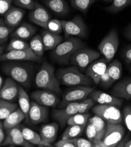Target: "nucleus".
<instances>
[{"label":"nucleus","instance_id":"4d7b16f0","mask_svg":"<svg viewBox=\"0 0 131 147\" xmlns=\"http://www.w3.org/2000/svg\"><path fill=\"white\" fill-rule=\"evenodd\" d=\"M130 73H131V68L130 69Z\"/></svg>","mask_w":131,"mask_h":147},{"label":"nucleus","instance_id":"c03bdc74","mask_svg":"<svg viewBox=\"0 0 131 147\" xmlns=\"http://www.w3.org/2000/svg\"><path fill=\"white\" fill-rule=\"evenodd\" d=\"M77 138L68 139V140L62 139L56 142L54 144V146L56 147H76L75 141H76Z\"/></svg>","mask_w":131,"mask_h":147},{"label":"nucleus","instance_id":"5fc2aeb1","mask_svg":"<svg viewBox=\"0 0 131 147\" xmlns=\"http://www.w3.org/2000/svg\"><path fill=\"white\" fill-rule=\"evenodd\" d=\"M124 146H125V147H131V140L128 141L127 142H126L124 144Z\"/></svg>","mask_w":131,"mask_h":147},{"label":"nucleus","instance_id":"412c9836","mask_svg":"<svg viewBox=\"0 0 131 147\" xmlns=\"http://www.w3.org/2000/svg\"><path fill=\"white\" fill-rule=\"evenodd\" d=\"M111 93L120 98L131 99V78H125L118 82L113 87Z\"/></svg>","mask_w":131,"mask_h":147},{"label":"nucleus","instance_id":"c9c22d12","mask_svg":"<svg viewBox=\"0 0 131 147\" xmlns=\"http://www.w3.org/2000/svg\"><path fill=\"white\" fill-rule=\"evenodd\" d=\"M91 117V114L89 113H77L73 116H72L68 120L67 124L68 125H78L85 127Z\"/></svg>","mask_w":131,"mask_h":147},{"label":"nucleus","instance_id":"9d476101","mask_svg":"<svg viewBox=\"0 0 131 147\" xmlns=\"http://www.w3.org/2000/svg\"><path fill=\"white\" fill-rule=\"evenodd\" d=\"M125 129L121 124L107 123V129L103 141L107 147L117 146L124 138Z\"/></svg>","mask_w":131,"mask_h":147},{"label":"nucleus","instance_id":"6ab92c4d","mask_svg":"<svg viewBox=\"0 0 131 147\" xmlns=\"http://www.w3.org/2000/svg\"><path fill=\"white\" fill-rule=\"evenodd\" d=\"M25 13V11L23 8L12 6L4 16L6 25L13 28L18 27L20 25Z\"/></svg>","mask_w":131,"mask_h":147},{"label":"nucleus","instance_id":"bb28decb","mask_svg":"<svg viewBox=\"0 0 131 147\" xmlns=\"http://www.w3.org/2000/svg\"><path fill=\"white\" fill-rule=\"evenodd\" d=\"M24 119H25V116L24 113L20 108H18L4 120V129H7L15 127L20 125Z\"/></svg>","mask_w":131,"mask_h":147},{"label":"nucleus","instance_id":"9b49d317","mask_svg":"<svg viewBox=\"0 0 131 147\" xmlns=\"http://www.w3.org/2000/svg\"><path fill=\"white\" fill-rule=\"evenodd\" d=\"M6 133V138L4 141L2 146H21L23 147H34V144L27 141L24 137L21 125H18L12 128L5 129Z\"/></svg>","mask_w":131,"mask_h":147},{"label":"nucleus","instance_id":"39448f33","mask_svg":"<svg viewBox=\"0 0 131 147\" xmlns=\"http://www.w3.org/2000/svg\"><path fill=\"white\" fill-rule=\"evenodd\" d=\"M119 45V40L118 31L115 28H112L100 41L98 49L108 62L110 63L118 51Z\"/></svg>","mask_w":131,"mask_h":147},{"label":"nucleus","instance_id":"de8ad7c7","mask_svg":"<svg viewBox=\"0 0 131 147\" xmlns=\"http://www.w3.org/2000/svg\"><path fill=\"white\" fill-rule=\"evenodd\" d=\"M99 84L102 87H103L104 88H108L112 85L111 82V79L107 70L104 73V74L101 76Z\"/></svg>","mask_w":131,"mask_h":147},{"label":"nucleus","instance_id":"7ed1b4c3","mask_svg":"<svg viewBox=\"0 0 131 147\" xmlns=\"http://www.w3.org/2000/svg\"><path fill=\"white\" fill-rule=\"evenodd\" d=\"M35 82L36 86L41 89L51 90L58 94L61 92V82L55 75V67L47 61L43 62L35 76Z\"/></svg>","mask_w":131,"mask_h":147},{"label":"nucleus","instance_id":"ddd939ff","mask_svg":"<svg viewBox=\"0 0 131 147\" xmlns=\"http://www.w3.org/2000/svg\"><path fill=\"white\" fill-rule=\"evenodd\" d=\"M1 62L30 61L41 62L42 58L37 56L32 51H10L1 55Z\"/></svg>","mask_w":131,"mask_h":147},{"label":"nucleus","instance_id":"09e8293b","mask_svg":"<svg viewBox=\"0 0 131 147\" xmlns=\"http://www.w3.org/2000/svg\"><path fill=\"white\" fill-rule=\"evenodd\" d=\"M76 147H93V143L89 140L77 138L75 141Z\"/></svg>","mask_w":131,"mask_h":147},{"label":"nucleus","instance_id":"dca6fc26","mask_svg":"<svg viewBox=\"0 0 131 147\" xmlns=\"http://www.w3.org/2000/svg\"><path fill=\"white\" fill-rule=\"evenodd\" d=\"M79 102H73L69 104L63 109H55L52 111L53 118L60 123L61 127L63 128L67 124L68 120L72 116L78 113Z\"/></svg>","mask_w":131,"mask_h":147},{"label":"nucleus","instance_id":"a18cd8bd","mask_svg":"<svg viewBox=\"0 0 131 147\" xmlns=\"http://www.w3.org/2000/svg\"><path fill=\"white\" fill-rule=\"evenodd\" d=\"M14 0H0V14L4 16L5 13L12 7Z\"/></svg>","mask_w":131,"mask_h":147},{"label":"nucleus","instance_id":"4468645a","mask_svg":"<svg viewBox=\"0 0 131 147\" xmlns=\"http://www.w3.org/2000/svg\"><path fill=\"white\" fill-rule=\"evenodd\" d=\"M108 61L103 57L92 62L87 67L85 73L86 75L90 78L96 85L99 84L100 79L105 72L108 67Z\"/></svg>","mask_w":131,"mask_h":147},{"label":"nucleus","instance_id":"cd10ccee","mask_svg":"<svg viewBox=\"0 0 131 147\" xmlns=\"http://www.w3.org/2000/svg\"><path fill=\"white\" fill-rule=\"evenodd\" d=\"M18 100L20 108L25 116V120L26 122H29L30 121V120H29V113H30L31 107V102L30 101V97H29L28 94L21 86H20Z\"/></svg>","mask_w":131,"mask_h":147},{"label":"nucleus","instance_id":"72a5a7b5","mask_svg":"<svg viewBox=\"0 0 131 147\" xmlns=\"http://www.w3.org/2000/svg\"><path fill=\"white\" fill-rule=\"evenodd\" d=\"M10 51H32L30 43L24 40L12 38L7 48V52Z\"/></svg>","mask_w":131,"mask_h":147},{"label":"nucleus","instance_id":"f257e3e1","mask_svg":"<svg viewBox=\"0 0 131 147\" xmlns=\"http://www.w3.org/2000/svg\"><path fill=\"white\" fill-rule=\"evenodd\" d=\"M26 61H5L1 70L5 75L10 76L21 86H30L33 76V66Z\"/></svg>","mask_w":131,"mask_h":147},{"label":"nucleus","instance_id":"0eeeda50","mask_svg":"<svg viewBox=\"0 0 131 147\" xmlns=\"http://www.w3.org/2000/svg\"><path fill=\"white\" fill-rule=\"evenodd\" d=\"M92 112L101 117L107 123L121 124L124 121L123 113L116 105H97L91 109Z\"/></svg>","mask_w":131,"mask_h":147},{"label":"nucleus","instance_id":"423d86ee","mask_svg":"<svg viewBox=\"0 0 131 147\" xmlns=\"http://www.w3.org/2000/svg\"><path fill=\"white\" fill-rule=\"evenodd\" d=\"M65 39L71 36H77L85 39L88 36L87 26L81 16H77L69 21L61 20Z\"/></svg>","mask_w":131,"mask_h":147},{"label":"nucleus","instance_id":"ea45409f","mask_svg":"<svg viewBox=\"0 0 131 147\" xmlns=\"http://www.w3.org/2000/svg\"><path fill=\"white\" fill-rule=\"evenodd\" d=\"M95 101L91 97L86 98L79 102L78 113H87L95 105Z\"/></svg>","mask_w":131,"mask_h":147},{"label":"nucleus","instance_id":"58836bf2","mask_svg":"<svg viewBox=\"0 0 131 147\" xmlns=\"http://www.w3.org/2000/svg\"><path fill=\"white\" fill-rule=\"evenodd\" d=\"M47 30L56 34H60L63 31L61 20L51 19L48 24Z\"/></svg>","mask_w":131,"mask_h":147},{"label":"nucleus","instance_id":"7c9ffc66","mask_svg":"<svg viewBox=\"0 0 131 147\" xmlns=\"http://www.w3.org/2000/svg\"><path fill=\"white\" fill-rule=\"evenodd\" d=\"M18 108V105L1 98L0 100V119L4 120Z\"/></svg>","mask_w":131,"mask_h":147},{"label":"nucleus","instance_id":"5701e85b","mask_svg":"<svg viewBox=\"0 0 131 147\" xmlns=\"http://www.w3.org/2000/svg\"><path fill=\"white\" fill-rule=\"evenodd\" d=\"M45 51L54 50L62 40V36L60 34L52 33L47 29L41 33Z\"/></svg>","mask_w":131,"mask_h":147},{"label":"nucleus","instance_id":"3c124183","mask_svg":"<svg viewBox=\"0 0 131 147\" xmlns=\"http://www.w3.org/2000/svg\"><path fill=\"white\" fill-rule=\"evenodd\" d=\"M124 35L127 39L131 40V22L125 28L124 30Z\"/></svg>","mask_w":131,"mask_h":147},{"label":"nucleus","instance_id":"c756f323","mask_svg":"<svg viewBox=\"0 0 131 147\" xmlns=\"http://www.w3.org/2000/svg\"><path fill=\"white\" fill-rule=\"evenodd\" d=\"M88 121L93 124L97 131L98 136L96 140H102L107 129L106 121L97 114H95L94 116L91 117Z\"/></svg>","mask_w":131,"mask_h":147},{"label":"nucleus","instance_id":"e433bc0d","mask_svg":"<svg viewBox=\"0 0 131 147\" xmlns=\"http://www.w3.org/2000/svg\"><path fill=\"white\" fill-rule=\"evenodd\" d=\"M131 4V0H113L111 5L105 9L110 13H118Z\"/></svg>","mask_w":131,"mask_h":147},{"label":"nucleus","instance_id":"aec40b11","mask_svg":"<svg viewBox=\"0 0 131 147\" xmlns=\"http://www.w3.org/2000/svg\"><path fill=\"white\" fill-rule=\"evenodd\" d=\"M99 105H116L120 107L122 103V98L110 95L100 90H94L89 96Z\"/></svg>","mask_w":131,"mask_h":147},{"label":"nucleus","instance_id":"a211bd4d","mask_svg":"<svg viewBox=\"0 0 131 147\" xmlns=\"http://www.w3.org/2000/svg\"><path fill=\"white\" fill-rule=\"evenodd\" d=\"M20 86L11 78H7L0 90V98L9 101H16L18 98Z\"/></svg>","mask_w":131,"mask_h":147},{"label":"nucleus","instance_id":"b1692460","mask_svg":"<svg viewBox=\"0 0 131 147\" xmlns=\"http://www.w3.org/2000/svg\"><path fill=\"white\" fill-rule=\"evenodd\" d=\"M58 129L59 125L56 123H52L42 125L39 133L42 140L52 144L56 138Z\"/></svg>","mask_w":131,"mask_h":147},{"label":"nucleus","instance_id":"4be33fe9","mask_svg":"<svg viewBox=\"0 0 131 147\" xmlns=\"http://www.w3.org/2000/svg\"><path fill=\"white\" fill-rule=\"evenodd\" d=\"M37 32L36 28L27 22L21 24L11 35V38L28 40L33 38Z\"/></svg>","mask_w":131,"mask_h":147},{"label":"nucleus","instance_id":"8fccbe9b","mask_svg":"<svg viewBox=\"0 0 131 147\" xmlns=\"http://www.w3.org/2000/svg\"><path fill=\"white\" fill-rule=\"evenodd\" d=\"M6 133L4 127L3 122L0 123V145L2 146V145L6 138Z\"/></svg>","mask_w":131,"mask_h":147},{"label":"nucleus","instance_id":"1a4fd4ad","mask_svg":"<svg viewBox=\"0 0 131 147\" xmlns=\"http://www.w3.org/2000/svg\"><path fill=\"white\" fill-rule=\"evenodd\" d=\"M94 90L88 86H79L71 88L67 90L62 96V101L58 105V109H63L69 104L79 100H83Z\"/></svg>","mask_w":131,"mask_h":147},{"label":"nucleus","instance_id":"473e14b6","mask_svg":"<svg viewBox=\"0 0 131 147\" xmlns=\"http://www.w3.org/2000/svg\"><path fill=\"white\" fill-rule=\"evenodd\" d=\"M85 127L78 125H69L62 135V139L68 140L77 138L80 136L83 131Z\"/></svg>","mask_w":131,"mask_h":147},{"label":"nucleus","instance_id":"2f4dec72","mask_svg":"<svg viewBox=\"0 0 131 147\" xmlns=\"http://www.w3.org/2000/svg\"><path fill=\"white\" fill-rule=\"evenodd\" d=\"M30 45L33 52L38 57L42 58L44 53V45L41 35H36L30 40Z\"/></svg>","mask_w":131,"mask_h":147},{"label":"nucleus","instance_id":"f8f14e48","mask_svg":"<svg viewBox=\"0 0 131 147\" xmlns=\"http://www.w3.org/2000/svg\"><path fill=\"white\" fill-rule=\"evenodd\" d=\"M31 98L37 103L47 107H56L60 104V99L55 93L48 90H38L30 94Z\"/></svg>","mask_w":131,"mask_h":147},{"label":"nucleus","instance_id":"49530a36","mask_svg":"<svg viewBox=\"0 0 131 147\" xmlns=\"http://www.w3.org/2000/svg\"><path fill=\"white\" fill-rule=\"evenodd\" d=\"M121 57L125 63L131 64V45L124 48L121 52Z\"/></svg>","mask_w":131,"mask_h":147},{"label":"nucleus","instance_id":"6e6552de","mask_svg":"<svg viewBox=\"0 0 131 147\" xmlns=\"http://www.w3.org/2000/svg\"><path fill=\"white\" fill-rule=\"evenodd\" d=\"M101 53L90 48H83L78 50L71 57L70 62L77 66L81 71H85L92 62L98 59Z\"/></svg>","mask_w":131,"mask_h":147},{"label":"nucleus","instance_id":"f03ea898","mask_svg":"<svg viewBox=\"0 0 131 147\" xmlns=\"http://www.w3.org/2000/svg\"><path fill=\"white\" fill-rule=\"evenodd\" d=\"M85 43L79 38L71 36L60 43L52 51L51 56L52 59L58 64L68 65L71 56L78 50L86 48Z\"/></svg>","mask_w":131,"mask_h":147},{"label":"nucleus","instance_id":"a878e982","mask_svg":"<svg viewBox=\"0 0 131 147\" xmlns=\"http://www.w3.org/2000/svg\"><path fill=\"white\" fill-rule=\"evenodd\" d=\"M21 130L24 138L27 141L34 144V145H38V146L43 147L53 146L52 144L43 141L42 140L40 134H38L34 131L23 125H21Z\"/></svg>","mask_w":131,"mask_h":147},{"label":"nucleus","instance_id":"a19ab883","mask_svg":"<svg viewBox=\"0 0 131 147\" xmlns=\"http://www.w3.org/2000/svg\"><path fill=\"white\" fill-rule=\"evenodd\" d=\"M35 3L36 1L34 0H14V5L16 7L31 11L35 8Z\"/></svg>","mask_w":131,"mask_h":147},{"label":"nucleus","instance_id":"2eb2a0df","mask_svg":"<svg viewBox=\"0 0 131 147\" xmlns=\"http://www.w3.org/2000/svg\"><path fill=\"white\" fill-rule=\"evenodd\" d=\"M29 19L33 23L47 29L51 16L44 7L36 1L35 8L29 13Z\"/></svg>","mask_w":131,"mask_h":147},{"label":"nucleus","instance_id":"37998d69","mask_svg":"<svg viewBox=\"0 0 131 147\" xmlns=\"http://www.w3.org/2000/svg\"><path fill=\"white\" fill-rule=\"evenodd\" d=\"M124 121L126 127L131 134V106H125L123 110Z\"/></svg>","mask_w":131,"mask_h":147},{"label":"nucleus","instance_id":"603ef678","mask_svg":"<svg viewBox=\"0 0 131 147\" xmlns=\"http://www.w3.org/2000/svg\"><path fill=\"white\" fill-rule=\"evenodd\" d=\"M93 147H107L103 140H95L93 142Z\"/></svg>","mask_w":131,"mask_h":147},{"label":"nucleus","instance_id":"c85d7f7f","mask_svg":"<svg viewBox=\"0 0 131 147\" xmlns=\"http://www.w3.org/2000/svg\"><path fill=\"white\" fill-rule=\"evenodd\" d=\"M107 71L109 76L112 84L120 79L122 73V65L118 60H115L108 65Z\"/></svg>","mask_w":131,"mask_h":147},{"label":"nucleus","instance_id":"79ce46f5","mask_svg":"<svg viewBox=\"0 0 131 147\" xmlns=\"http://www.w3.org/2000/svg\"><path fill=\"white\" fill-rule=\"evenodd\" d=\"M86 126V137L90 141L93 142L94 141L96 140L97 136H98L97 131L95 127L93 125V124L91 123L90 121H88Z\"/></svg>","mask_w":131,"mask_h":147},{"label":"nucleus","instance_id":"6e6d98bb","mask_svg":"<svg viewBox=\"0 0 131 147\" xmlns=\"http://www.w3.org/2000/svg\"><path fill=\"white\" fill-rule=\"evenodd\" d=\"M105 2H107V3H111L112 2L113 0H103Z\"/></svg>","mask_w":131,"mask_h":147},{"label":"nucleus","instance_id":"20e7f679","mask_svg":"<svg viewBox=\"0 0 131 147\" xmlns=\"http://www.w3.org/2000/svg\"><path fill=\"white\" fill-rule=\"evenodd\" d=\"M55 75L63 85L67 86H90L93 82L90 78L81 73L76 66L59 69Z\"/></svg>","mask_w":131,"mask_h":147},{"label":"nucleus","instance_id":"f704fd0d","mask_svg":"<svg viewBox=\"0 0 131 147\" xmlns=\"http://www.w3.org/2000/svg\"><path fill=\"white\" fill-rule=\"evenodd\" d=\"M95 2L96 0H70L71 6L83 14H86L91 6Z\"/></svg>","mask_w":131,"mask_h":147},{"label":"nucleus","instance_id":"393cba45","mask_svg":"<svg viewBox=\"0 0 131 147\" xmlns=\"http://www.w3.org/2000/svg\"><path fill=\"white\" fill-rule=\"evenodd\" d=\"M45 5L55 13L64 16L69 12V7L65 0H43Z\"/></svg>","mask_w":131,"mask_h":147},{"label":"nucleus","instance_id":"4c0bfd02","mask_svg":"<svg viewBox=\"0 0 131 147\" xmlns=\"http://www.w3.org/2000/svg\"><path fill=\"white\" fill-rule=\"evenodd\" d=\"M15 28H11L6 25L4 20H0V43L1 45L5 44L9 39V36L14 31Z\"/></svg>","mask_w":131,"mask_h":147},{"label":"nucleus","instance_id":"f3484780","mask_svg":"<svg viewBox=\"0 0 131 147\" xmlns=\"http://www.w3.org/2000/svg\"><path fill=\"white\" fill-rule=\"evenodd\" d=\"M48 109L47 106H42L34 101L31 102V107L29 113V120L34 125L44 123L48 120Z\"/></svg>","mask_w":131,"mask_h":147},{"label":"nucleus","instance_id":"864d4df0","mask_svg":"<svg viewBox=\"0 0 131 147\" xmlns=\"http://www.w3.org/2000/svg\"><path fill=\"white\" fill-rule=\"evenodd\" d=\"M4 78H3L2 76H0V89H1V88L3 87V84H4Z\"/></svg>","mask_w":131,"mask_h":147}]
</instances>
